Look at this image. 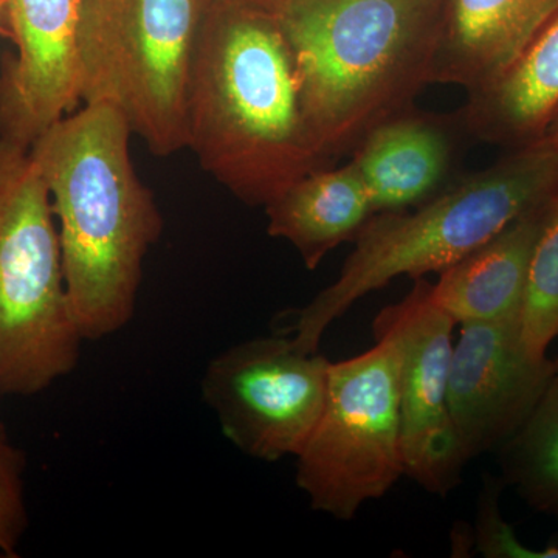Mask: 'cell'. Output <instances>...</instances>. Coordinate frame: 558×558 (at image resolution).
<instances>
[{"instance_id": "cell-11", "label": "cell", "mask_w": 558, "mask_h": 558, "mask_svg": "<svg viewBox=\"0 0 558 558\" xmlns=\"http://www.w3.org/2000/svg\"><path fill=\"white\" fill-rule=\"evenodd\" d=\"M16 57L0 75V137L31 148L81 101V0H3Z\"/></svg>"}, {"instance_id": "cell-4", "label": "cell", "mask_w": 558, "mask_h": 558, "mask_svg": "<svg viewBox=\"0 0 558 558\" xmlns=\"http://www.w3.org/2000/svg\"><path fill=\"white\" fill-rule=\"evenodd\" d=\"M558 193V149L545 143L510 149L486 170L451 182L405 211L379 213L354 240L339 278L299 312L296 347L318 352L333 322L392 279L440 274Z\"/></svg>"}, {"instance_id": "cell-22", "label": "cell", "mask_w": 558, "mask_h": 558, "mask_svg": "<svg viewBox=\"0 0 558 558\" xmlns=\"http://www.w3.org/2000/svg\"><path fill=\"white\" fill-rule=\"evenodd\" d=\"M250 2L259 3V5L267 7V9L279 11L289 0H250Z\"/></svg>"}, {"instance_id": "cell-23", "label": "cell", "mask_w": 558, "mask_h": 558, "mask_svg": "<svg viewBox=\"0 0 558 558\" xmlns=\"http://www.w3.org/2000/svg\"><path fill=\"white\" fill-rule=\"evenodd\" d=\"M554 365H556V374H557L556 379L558 380V357L556 360H554Z\"/></svg>"}, {"instance_id": "cell-2", "label": "cell", "mask_w": 558, "mask_h": 558, "mask_svg": "<svg viewBox=\"0 0 558 558\" xmlns=\"http://www.w3.org/2000/svg\"><path fill=\"white\" fill-rule=\"evenodd\" d=\"M132 135L120 110L90 102L31 146L50 191L70 307L84 341L130 325L143 263L163 230L132 163Z\"/></svg>"}, {"instance_id": "cell-1", "label": "cell", "mask_w": 558, "mask_h": 558, "mask_svg": "<svg viewBox=\"0 0 558 558\" xmlns=\"http://www.w3.org/2000/svg\"><path fill=\"white\" fill-rule=\"evenodd\" d=\"M231 194L266 207L329 167L312 135L295 57L279 11L215 0L191 73L189 146Z\"/></svg>"}, {"instance_id": "cell-12", "label": "cell", "mask_w": 558, "mask_h": 558, "mask_svg": "<svg viewBox=\"0 0 558 558\" xmlns=\"http://www.w3.org/2000/svg\"><path fill=\"white\" fill-rule=\"evenodd\" d=\"M461 119L411 108L381 121L352 149L374 215L405 211L450 185Z\"/></svg>"}, {"instance_id": "cell-25", "label": "cell", "mask_w": 558, "mask_h": 558, "mask_svg": "<svg viewBox=\"0 0 558 558\" xmlns=\"http://www.w3.org/2000/svg\"><path fill=\"white\" fill-rule=\"evenodd\" d=\"M3 433H5V429H3L2 425H0V436H2Z\"/></svg>"}, {"instance_id": "cell-18", "label": "cell", "mask_w": 558, "mask_h": 558, "mask_svg": "<svg viewBox=\"0 0 558 558\" xmlns=\"http://www.w3.org/2000/svg\"><path fill=\"white\" fill-rule=\"evenodd\" d=\"M521 336L534 357H546L558 337V193L535 244L521 311Z\"/></svg>"}, {"instance_id": "cell-21", "label": "cell", "mask_w": 558, "mask_h": 558, "mask_svg": "<svg viewBox=\"0 0 558 558\" xmlns=\"http://www.w3.org/2000/svg\"><path fill=\"white\" fill-rule=\"evenodd\" d=\"M538 143H545V145L553 146V148L558 149V110L556 116H554L553 121L549 123L545 137H543L542 142Z\"/></svg>"}, {"instance_id": "cell-19", "label": "cell", "mask_w": 558, "mask_h": 558, "mask_svg": "<svg viewBox=\"0 0 558 558\" xmlns=\"http://www.w3.org/2000/svg\"><path fill=\"white\" fill-rule=\"evenodd\" d=\"M505 481L487 476L481 490L475 543L481 556L490 558H558V546L532 549L524 546L508 521L502 519L499 495Z\"/></svg>"}, {"instance_id": "cell-24", "label": "cell", "mask_w": 558, "mask_h": 558, "mask_svg": "<svg viewBox=\"0 0 558 558\" xmlns=\"http://www.w3.org/2000/svg\"><path fill=\"white\" fill-rule=\"evenodd\" d=\"M3 7H5V3H3V0H0V14H2Z\"/></svg>"}, {"instance_id": "cell-5", "label": "cell", "mask_w": 558, "mask_h": 558, "mask_svg": "<svg viewBox=\"0 0 558 558\" xmlns=\"http://www.w3.org/2000/svg\"><path fill=\"white\" fill-rule=\"evenodd\" d=\"M50 191L31 148L0 137V395L35 396L78 366Z\"/></svg>"}, {"instance_id": "cell-8", "label": "cell", "mask_w": 558, "mask_h": 558, "mask_svg": "<svg viewBox=\"0 0 558 558\" xmlns=\"http://www.w3.org/2000/svg\"><path fill=\"white\" fill-rule=\"evenodd\" d=\"M329 366L293 339L259 337L209 360L202 398L242 453L266 462L296 458L322 416Z\"/></svg>"}, {"instance_id": "cell-20", "label": "cell", "mask_w": 558, "mask_h": 558, "mask_svg": "<svg viewBox=\"0 0 558 558\" xmlns=\"http://www.w3.org/2000/svg\"><path fill=\"white\" fill-rule=\"evenodd\" d=\"M25 454L0 436V554L17 557V549L28 526L25 502Z\"/></svg>"}, {"instance_id": "cell-6", "label": "cell", "mask_w": 558, "mask_h": 558, "mask_svg": "<svg viewBox=\"0 0 558 558\" xmlns=\"http://www.w3.org/2000/svg\"><path fill=\"white\" fill-rule=\"evenodd\" d=\"M215 0H81V101L123 113L156 156L189 146V97Z\"/></svg>"}, {"instance_id": "cell-3", "label": "cell", "mask_w": 558, "mask_h": 558, "mask_svg": "<svg viewBox=\"0 0 558 558\" xmlns=\"http://www.w3.org/2000/svg\"><path fill=\"white\" fill-rule=\"evenodd\" d=\"M444 0H289L304 116L329 163L432 84Z\"/></svg>"}, {"instance_id": "cell-17", "label": "cell", "mask_w": 558, "mask_h": 558, "mask_svg": "<svg viewBox=\"0 0 558 558\" xmlns=\"http://www.w3.org/2000/svg\"><path fill=\"white\" fill-rule=\"evenodd\" d=\"M502 481L531 508L558 519V380L523 427L498 449Z\"/></svg>"}, {"instance_id": "cell-10", "label": "cell", "mask_w": 558, "mask_h": 558, "mask_svg": "<svg viewBox=\"0 0 558 558\" xmlns=\"http://www.w3.org/2000/svg\"><path fill=\"white\" fill-rule=\"evenodd\" d=\"M453 343L449 410L468 461L501 449L556 380L554 360L534 357L520 318L464 323Z\"/></svg>"}, {"instance_id": "cell-7", "label": "cell", "mask_w": 558, "mask_h": 558, "mask_svg": "<svg viewBox=\"0 0 558 558\" xmlns=\"http://www.w3.org/2000/svg\"><path fill=\"white\" fill-rule=\"evenodd\" d=\"M374 339L369 351L330 363L322 416L296 457V486L311 508L341 521L405 476L399 352L391 337Z\"/></svg>"}, {"instance_id": "cell-16", "label": "cell", "mask_w": 558, "mask_h": 558, "mask_svg": "<svg viewBox=\"0 0 558 558\" xmlns=\"http://www.w3.org/2000/svg\"><path fill=\"white\" fill-rule=\"evenodd\" d=\"M264 208L267 233L288 241L310 270L343 242L354 241L374 216L368 190L351 161L310 172Z\"/></svg>"}, {"instance_id": "cell-14", "label": "cell", "mask_w": 558, "mask_h": 558, "mask_svg": "<svg viewBox=\"0 0 558 558\" xmlns=\"http://www.w3.org/2000/svg\"><path fill=\"white\" fill-rule=\"evenodd\" d=\"M558 110V5L523 53L459 112L464 130L509 149L542 142Z\"/></svg>"}, {"instance_id": "cell-9", "label": "cell", "mask_w": 558, "mask_h": 558, "mask_svg": "<svg viewBox=\"0 0 558 558\" xmlns=\"http://www.w3.org/2000/svg\"><path fill=\"white\" fill-rule=\"evenodd\" d=\"M432 282L414 279L399 303L385 307L374 333L391 337L399 352L400 433L405 476L428 494L447 497L459 486L468 459L449 410L454 319L438 306Z\"/></svg>"}, {"instance_id": "cell-13", "label": "cell", "mask_w": 558, "mask_h": 558, "mask_svg": "<svg viewBox=\"0 0 558 558\" xmlns=\"http://www.w3.org/2000/svg\"><path fill=\"white\" fill-rule=\"evenodd\" d=\"M558 0H444L432 84L483 89L517 61Z\"/></svg>"}, {"instance_id": "cell-15", "label": "cell", "mask_w": 558, "mask_h": 558, "mask_svg": "<svg viewBox=\"0 0 558 558\" xmlns=\"http://www.w3.org/2000/svg\"><path fill=\"white\" fill-rule=\"evenodd\" d=\"M549 202L512 220L440 271L439 281L432 286L433 299L457 325L521 317L532 255Z\"/></svg>"}]
</instances>
